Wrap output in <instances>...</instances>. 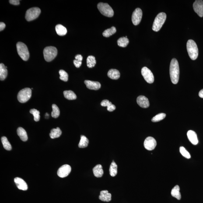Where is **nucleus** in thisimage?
Returning a JSON list of instances; mask_svg holds the SVG:
<instances>
[{"label": "nucleus", "mask_w": 203, "mask_h": 203, "mask_svg": "<svg viewBox=\"0 0 203 203\" xmlns=\"http://www.w3.org/2000/svg\"><path fill=\"white\" fill-rule=\"evenodd\" d=\"M64 97L68 100H75L76 99V95L71 90L64 91L63 92Z\"/></svg>", "instance_id": "26"}, {"label": "nucleus", "mask_w": 203, "mask_h": 203, "mask_svg": "<svg viewBox=\"0 0 203 203\" xmlns=\"http://www.w3.org/2000/svg\"><path fill=\"white\" fill-rule=\"evenodd\" d=\"M71 171V167L69 165H63L58 169L57 175L60 178H65L68 176Z\"/></svg>", "instance_id": "12"}, {"label": "nucleus", "mask_w": 203, "mask_h": 203, "mask_svg": "<svg viewBox=\"0 0 203 203\" xmlns=\"http://www.w3.org/2000/svg\"><path fill=\"white\" fill-rule=\"evenodd\" d=\"M141 74L143 76L144 79L148 83H153L154 81V78L153 74L147 67H143L141 69Z\"/></svg>", "instance_id": "9"}, {"label": "nucleus", "mask_w": 203, "mask_h": 203, "mask_svg": "<svg viewBox=\"0 0 203 203\" xmlns=\"http://www.w3.org/2000/svg\"><path fill=\"white\" fill-rule=\"evenodd\" d=\"M75 60L73 61V63L77 68H79L82 64V61L83 57L81 55H77L75 57Z\"/></svg>", "instance_id": "33"}, {"label": "nucleus", "mask_w": 203, "mask_h": 203, "mask_svg": "<svg viewBox=\"0 0 203 203\" xmlns=\"http://www.w3.org/2000/svg\"><path fill=\"white\" fill-rule=\"evenodd\" d=\"M1 141L4 149L7 151H11L12 149V146L8 141L6 137H3L1 138Z\"/></svg>", "instance_id": "31"}, {"label": "nucleus", "mask_w": 203, "mask_h": 203, "mask_svg": "<svg viewBox=\"0 0 203 203\" xmlns=\"http://www.w3.org/2000/svg\"><path fill=\"white\" fill-rule=\"evenodd\" d=\"M40 13L41 10L39 8L33 7L29 8L26 11L25 19L28 21H31L37 19Z\"/></svg>", "instance_id": "8"}, {"label": "nucleus", "mask_w": 203, "mask_h": 203, "mask_svg": "<svg viewBox=\"0 0 203 203\" xmlns=\"http://www.w3.org/2000/svg\"><path fill=\"white\" fill-rule=\"evenodd\" d=\"M138 104L143 108H148L150 106V103L148 98L144 96H140L137 99Z\"/></svg>", "instance_id": "14"}, {"label": "nucleus", "mask_w": 203, "mask_h": 203, "mask_svg": "<svg viewBox=\"0 0 203 203\" xmlns=\"http://www.w3.org/2000/svg\"><path fill=\"white\" fill-rule=\"evenodd\" d=\"M166 14L164 12H160L158 14L154 21L152 30L155 32L159 31L166 21Z\"/></svg>", "instance_id": "3"}, {"label": "nucleus", "mask_w": 203, "mask_h": 203, "mask_svg": "<svg viewBox=\"0 0 203 203\" xmlns=\"http://www.w3.org/2000/svg\"><path fill=\"white\" fill-rule=\"evenodd\" d=\"M52 111L51 113V116L53 118H57L60 116V111L57 105H52Z\"/></svg>", "instance_id": "34"}, {"label": "nucleus", "mask_w": 203, "mask_h": 203, "mask_svg": "<svg viewBox=\"0 0 203 203\" xmlns=\"http://www.w3.org/2000/svg\"><path fill=\"white\" fill-rule=\"evenodd\" d=\"M84 83L86 85L87 87L90 89L93 90H98L101 87L100 82L89 80H85Z\"/></svg>", "instance_id": "15"}, {"label": "nucleus", "mask_w": 203, "mask_h": 203, "mask_svg": "<svg viewBox=\"0 0 203 203\" xmlns=\"http://www.w3.org/2000/svg\"><path fill=\"white\" fill-rule=\"evenodd\" d=\"M93 174L95 177L100 178L103 176V167L100 164H98L93 169Z\"/></svg>", "instance_id": "19"}, {"label": "nucleus", "mask_w": 203, "mask_h": 203, "mask_svg": "<svg viewBox=\"0 0 203 203\" xmlns=\"http://www.w3.org/2000/svg\"><path fill=\"white\" fill-rule=\"evenodd\" d=\"M187 48L190 58L193 60L196 59L198 57L199 51L198 47L195 42L192 40L188 41Z\"/></svg>", "instance_id": "2"}, {"label": "nucleus", "mask_w": 203, "mask_h": 203, "mask_svg": "<svg viewBox=\"0 0 203 203\" xmlns=\"http://www.w3.org/2000/svg\"><path fill=\"white\" fill-rule=\"evenodd\" d=\"M62 134V131L59 128H54L51 130L49 134L50 138L52 139L59 138Z\"/></svg>", "instance_id": "24"}, {"label": "nucleus", "mask_w": 203, "mask_h": 203, "mask_svg": "<svg viewBox=\"0 0 203 203\" xmlns=\"http://www.w3.org/2000/svg\"><path fill=\"white\" fill-rule=\"evenodd\" d=\"M117 43L119 47H124L128 45L129 43V40L126 37H121L117 40Z\"/></svg>", "instance_id": "28"}, {"label": "nucleus", "mask_w": 203, "mask_h": 203, "mask_svg": "<svg viewBox=\"0 0 203 203\" xmlns=\"http://www.w3.org/2000/svg\"><path fill=\"white\" fill-rule=\"evenodd\" d=\"M32 96L31 89L29 88H25L19 92L17 95L18 100L20 103H26L30 99Z\"/></svg>", "instance_id": "7"}, {"label": "nucleus", "mask_w": 203, "mask_h": 203, "mask_svg": "<svg viewBox=\"0 0 203 203\" xmlns=\"http://www.w3.org/2000/svg\"><path fill=\"white\" fill-rule=\"evenodd\" d=\"M5 23H3V22H1L0 23V31H2L5 28Z\"/></svg>", "instance_id": "42"}, {"label": "nucleus", "mask_w": 203, "mask_h": 203, "mask_svg": "<svg viewBox=\"0 0 203 203\" xmlns=\"http://www.w3.org/2000/svg\"><path fill=\"white\" fill-rule=\"evenodd\" d=\"M193 8L194 12L200 17H203V1L202 0H197L193 4Z\"/></svg>", "instance_id": "13"}, {"label": "nucleus", "mask_w": 203, "mask_h": 203, "mask_svg": "<svg viewBox=\"0 0 203 203\" xmlns=\"http://www.w3.org/2000/svg\"><path fill=\"white\" fill-rule=\"evenodd\" d=\"M142 11L140 8H137L133 12L132 21L134 25H138L140 22L142 17Z\"/></svg>", "instance_id": "10"}, {"label": "nucleus", "mask_w": 203, "mask_h": 203, "mask_svg": "<svg viewBox=\"0 0 203 203\" xmlns=\"http://www.w3.org/2000/svg\"><path fill=\"white\" fill-rule=\"evenodd\" d=\"M99 199L101 201L109 202L111 200V194L108 190H103L100 191Z\"/></svg>", "instance_id": "17"}, {"label": "nucleus", "mask_w": 203, "mask_h": 203, "mask_svg": "<svg viewBox=\"0 0 203 203\" xmlns=\"http://www.w3.org/2000/svg\"><path fill=\"white\" fill-rule=\"evenodd\" d=\"M180 154L184 157L187 159H190L191 158V155L190 154L184 147L181 146L180 147Z\"/></svg>", "instance_id": "38"}, {"label": "nucleus", "mask_w": 203, "mask_h": 203, "mask_svg": "<svg viewBox=\"0 0 203 203\" xmlns=\"http://www.w3.org/2000/svg\"><path fill=\"white\" fill-rule=\"evenodd\" d=\"M187 135L188 139L191 143L194 145H196L198 143V140L196 134L195 132L190 130L188 131Z\"/></svg>", "instance_id": "18"}, {"label": "nucleus", "mask_w": 203, "mask_h": 203, "mask_svg": "<svg viewBox=\"0 0 203 203\" xmlns=\"http://www.w3.org/2000/svg\"><path fill=\"white\" fill-rule=\"evenodd\" d=\"M87 64L88 68H92L95 67L96 64V60L93 56H89L87 59Z\"/></svg>", "instance_id": "30"}, {"label": "nucleus", "mask_w": 203, "mask_h": 203, "mask_svg": "<svg viewBox=\"0 0 203 203\" xmlns=\"http://www.w3.org/2000/svg\"><path fill=\"white\" fill-rule=\"evenodd\" d=\"M97 7L99 12L104 16L110 17L114 16V11L108 4L100 2L97 4Z\"/></svg>", "instance_id": "6"}, {"label": "nucleus", "mask_w": 203, "mask_h": 203, "mask_svg": "<svg viewBox=\"0 0 203 203\" xmlns=\"http://www.w3.org/2000/svg\"><path fill=\"white\" fill-rule=\"evenodd\" d=\"M116 109V107L115 105L112 104L110 106L107 108V110L110 112L113 111Z\"/></svg>", "instance_id": "40"}, {"label": "nucleus", "mask_w": 203, "mask_h": 203, "mask_svg": "<svg viewBox=\"0 0 203 203\" xmlns=\"http://www.w3.org/2000/svg\"><path fill=\"white\" fill-rule=\"evenodd\" d=\"M157 145L156 141L154 138L151 137H148L146 138L144 143V147L148 151L153 150Z\"/></svg>", "instance_id": "11"}, {"label": "nucleus", "mask_w": 203, "mask_h": 203, "mask_svg": "<svg viewBox=\"0 0 203 203\" xmlns=\"http://www.w3.org/2000/svg\"><path fill=\"white\" fill-rule=\"evenodd\" d=\"M171 194L172 196L177 199L178 200L181 199V194L180 192V188L179 186L176 185L173 188L171 192Z\"/></svg>", "instance_id": "22"}, {"label": "nucleus", "mask_w": 203, "mask_h": 203, "mask_svg": "<svg viewBox=\"0 0 203 203\" xmlns=\"http://www.w3.org/2000/svg\"><path fill=\"white\" fill-rule=\"evenodd\" d=\"M101 106H107L108 107L109 106H110L112 104L111 102L109 101L108 100H104L102 101L101 103Z\"/></svg>", "instance_id": "39"}, {"label": "nucleus", "mask_w": 203, "mask_h": 203, "mask_svg": "<svg viewBox=\"0 0 203 203\" xmlns=\"http://www.w3.org/2000/svg\"><path fill=\"white\" fill-rule=\"evenodd\" d=\"M116 32V28L114 26H112L110 28L106 29L103 32V34L104 37H108L114 34Z\"/></svg>", "instance_id": "32"}, {"label": "nucleus", "mask_w": 203, "mask_h": 203, "mask_svg": "<svg viewBox=\"0 0 203 203\" xmlns=\"http://www.w3.org/2000/svg\"><path fill=\"white\" fill-rule=\"evenodd\" d=\"M110 175L114 177L117 173V166L114 161L112 162L110 168Z\"/></svg>", "instance_id": "29"}, {"label": "nucleus", "mask_w": 203, "mask_h": 203, "mask_svg": "<svg viewBox=\"0 0 203 203\" xmlns=\"http://www.w3.org/2000/svg\"><path fill=\"white\" fill-rule=\"evenodd\" d=\"M89 143V140L85 136L82 135L81 136V140L79 141L78 146L79 148H85L87 147Z\"/></svg>", "instance_id": "27"}, {"label": "nucleus", "mask_w": 203, "mask_h": 203, "mask_svg": "<svg viewBox=\"0 0 203 203\" xmlns=\"http://www.w3.org/2000/svg\"><path fill=\"white\" fill-rule=\"evenodd\" d=\"M16 47L18 54L20 58L24 61H27L29 57V53L26 45L21 42H19L17 43Z\"/></svg>", "instance_id": "4"}, {"label": "nucleus", "mask_w": 203, "mask_h": 203, "mask_svg": "<svg viewBox=\"0 0 203 203\" xmlns=\"http://www.w3.org/2000/svg\"><path fill=\"white\" fill-rule=\"evenodd\" d=\"M58 51L55 47H48L43 50V55L45 60L47 62H50L56 57Z\"/></svg>", "instance_id": "5"}, {"label": "nucleus", "mask_w": 203, "mask_h": 203, "mask_svg": "<svg viewBox=\"0 0 203 203\" xmlns=\"http://www.w3.org/2000/svg\"><path fill=\"white\" fill-rule=\"evenodd\" d=\"M199 95L200 97L203 98V89H201V90L200 91L199 93Z\"/></svg>", "instance_id": "43"}, {"label": "nucleus", "mask_w": 203, "mask_h": 203, "mask_svg": "<svg viewBox=\"0 0 203 203\" xmlns=\"http://www.w3.org/2000/svg\"><path fill=\"white\" fill-rule=\"evenodd\" d=\"M60 79L65 82L68 80V74L64 70H61L59 71Z\"/></svg>", "instance_id": "37"}, {"label": "nucleus", "mask_w": 203, "mask_h": 203, "mask_svg": "<svg viewBox=\"0 0 203 203\" xmlns=\"http://www.w3.org/2000/svg\"><path fill=\"white\" fill-rule=\"evenodd\" d=\"M108 76L112 79H118L120 77V73L117 69H111L109 70L107 74Z\"/></svg>", "instance_id": "20"}, {"label": "nucleus", "mask_w": 203, "mask_h": 203, "mask_svg": "<svg viewBox=\"0 0 203 203\" xmlns=\"http://www.w3.org/2000/svg\"><path fill=\"white\" fill-rule=\"evenodd\" d=\"M55 30L57 34L60 36H64L67 33V30L66 28L60 24H58L56 26Z\"/></svg>", "instance_id": "25"}, {"label": "nucleus", "mask_w": 203, "mask_h": 203, "mask_svg": "<svg viewBox=\"0 0 203 203\" xmlns=\"http://www.w3.org/2000/svg\"><path fill=\"white\" fill-rule=\"evenodd\" d=\"M166 117L165 113H161L156 115L152 119V121L154 122H156L161 121L164 119Z\"/></svg>", "instance_id": "35"}, {"label": "nucleus", "mask_w": 203, "mask_h": 203, "mask_svg": "<svg viewBox=\"0 0 203 203\" xmlns=\"http://www.w3.org/2000/svg\"><path fill=\"white\" fill-rule=\"evenodd\" d=\"M9 2L10 3L14 5H17L20 4V1L19 0H10Z\"/></svg>", "instance_id": "41"}, {"label": "nucleus", "mask_w": 203, "mask_h": 203, "mask_svg": "<svg viewBox=\"0 0 203 203\" xmlns=\"http://www.w3.org/2000/svg\"><path fill=\"white\" fill-rule=\"evenodd\" d=\"M30 113L33 115L35 121L38 122L40 120V112L38 110L35 109H32L30 110Z\"/></svg>", "instance_id": "36"}, {"label": "nucleus", "mask_w": 203, "mask_h": 203, "mask_svg": "<svg viewBox=\"0 0 203 203\" xmlns=\"http://www.w3.org/2000/svg\"><path fill=\"white\" fill-rule=\"evenodd\" d=\"M170 75L172 83L175 84L178 83L180 77V68L178 61L176 58L172 59L171 61Z\"/></svg>", "instance_id": "1"}, {"label": "nucleus", "mask_w": 203, "mask_h": 203, "mask_svg": "<svg viewBox=\"0 0 203 203\" xmlns=\"http://www.w3.org/2000/svg\"><path fill=\"white\" fill-rule=\"evenodd\" d=\"M17 133L21 140L23 141L27 140L28 137L26 131L22 127H19L17 130Z\"/></svg>", "instance_id": "21"}, {"label": "nucleus", "mask_w": 203, "mask_h": 203, "mask_svg": "<svg viewBox=\"0 0 203 203\" xmlns=\"http://www.w3.org/2000/svg\"><path fill=\"white\" fill-rule=\"evenodd\" d=\"M8 71L6 66L4 64H0V79L3 81L6 78L7 76Z\"/></svg>", "instance_id": "23"}, {"label": "nucleus", "mask_w": 203, "mask_h": 203, "mask_svg": "<svg viewBox=\"0 0 203 203\" xmlns=\"http://www.w3.org/2000/svg\"><path fill=\"white\" fill-rule=\"evenodd\" d=\"M17 187L20 190L26 191L28 188V185L26 182L23 179L19 177H16L14 180Z\"/></svg>", "instance_id": "16"}]
</instances>
